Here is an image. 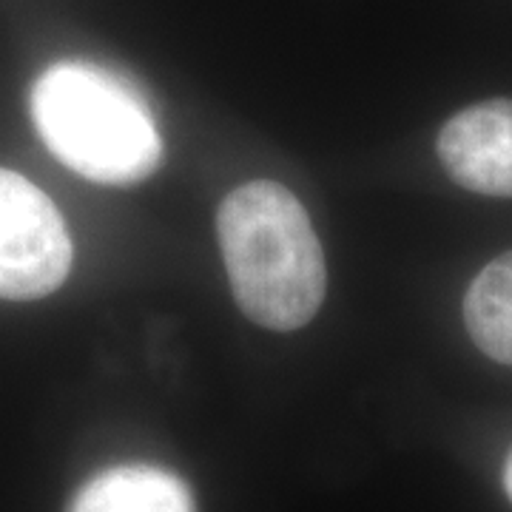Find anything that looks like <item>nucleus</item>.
<instances>
[{
	"mask_svg": "<svg viewBox=\"0 0 512 512\" xmlns=\"http://www.w3.org/2000/svg\"><path fill=\"white\" fill-rule=\"evenodd\" d=\"M217 237L231 293L251 322L291 333L319 313L328 291L325 251L285 185L254 180L234 188L220 202Z\"/></svg>",
	"mask_w": 512,
	"mask_h": 512,
	"instance_id": "1",
	"label": "nucleus"
},
{
	"mask_svg": "<svg viewBox=\"0 0 512 512\" xmlns=\"http://www.w3.org/2000/svg\"><path fill=\"white\" fill-rule=\"evenodd\" d=\"M29 111L46 148L92 183H143L163 163V137L146 100L103 66H49L32 86Z\"/></svg>",
	"mask_w": 512,
	"mask_h": 512,
	"instance_id": "2",
	"label": "nucleus"
},
{
	"mask_svg": "<svg viewBox=\"0 0 512 512\" xmlns=\"http://www.w3.org/2000/svg\"><path fill=\"white\" fill-rule=\"evenodd\" d=\"M72 259V237L55 202L23 174L0 168V299L55 293Z\"/></svg>",
	"mask_w": 512,
	"mask_h": 512,
	"instance_id": "3",
	"label": "nucleus"
},
{
	"mask_svg": "<svg viewBox=\"0 0 512 512\" xmlns=\"http://www.w3.org/2000/svg\"><path fill=\"white\" fill-rule=\"evenodd\" d=\"M439 160L461 188L512 197V100H487L447 120Z\"/></svg>",
	"mask_w": 512,
	"mask_h": 512,
	"instance_id": "4",
	"label": "nucleus"
},
{
	"mask_svg": "<svg viewBox=\"0 0 512 512\" xmlns=\"http://www.w3.org/2000/svg\"><path fill=\"white\" fill-rule=\"evenodd\" d=\"M66 512H197L183 478L151 464H120L89 478Z\"/></svg>",
	"mask_w": 512,
	"mask_h": 512,
	"instance_id": "5",
	"label": "nucleus"
},
{
	"mask_svg": "<svg viewBox=\"0 0 512 512\" xmlns=\"http://www.w3.org/2000/svg\"><path fill=\"white\" fill-rule=\"evenodd\" d=\"M464 322L481 353L512 365V251L473 279L464 296Z\"/></svg>",
	"mask_w": 512,
	"mask_h": 512,
	"instance_id": "6",
	"label": "nucleus"
},
{
	"mask_svg": "<svg viewBox=\"0 0 512 512\" xmlns=\"http://www.w3.org/2000/svg\"><path fill=\"white\" fill-rule=\"evenodd\" d=\"M504 487H507V495H510L512 501V453L507 458V470H504Z\"/></svg>",
	"mask_w": 512,
	"mask_h": 512,
	"instance_id": "7",
	"label": "nucleus"
}]
</instances>
